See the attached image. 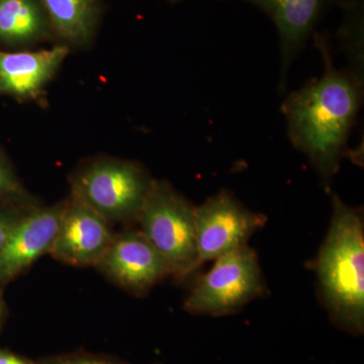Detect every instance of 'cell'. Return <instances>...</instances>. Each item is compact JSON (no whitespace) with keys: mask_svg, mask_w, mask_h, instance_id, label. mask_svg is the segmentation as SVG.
I'll return each instance as SVG.
<instances>
[{"mask_svg":"<svg viewBox=\"0 0 364 364\" xmlns=\"http://www.w3.org/2000/svg\"><path fill=\"white\" fill-rule=\"evenodd\" d=\"M313 38L324 62V73L289 93L282 102V112L287 119L289 141L306 155L323 186L330 191L358 122L363 83L347 69L340 70L334 66L331 44L326 33H315Z\"/></svg>","mask_w":364,"mask_h":364,"instance_id":"obj_1","label":"cell"},{"mask_svg":"<svg viewBox=\"0 0 364 364\" xmlns=\"http://www.w3.org/2000/svg\"><path fill=\"white\" fill-rule=\"evenodd\" d=\"M331 193V222L314 262L318 296L333 324L360 336L364 333L363 210Z\"/></svg>","mask_w":364,"mask_h":364,"instance_id":"obj_2","label":"cell"},{"mask_svg":"<svg viewBox=\"0 0 364 364\" xmlns=\"http://www.w3.org/2000/svg\"><path fill=\"white\" fill-rule=\"evenodd\" d=\"M153 178L140 162L107 155L88 158L69 176L70 193L112 226L138 224Z\"/></svg>","mask_w":364,"mask_h":364,"instance_id":"obj_3","label":"cell"},{"mask_svg":"<svg viewBox=\"0 0 364 364\" xmlns=\"http://www.w3.org/2000/svg\"><path fill=\"white\" fill-rule=\"evenodd\" d=\"M136 225L168 265L170 277L181 282L198 270L196 207L169 181L154 179Z\"/></svg>","mask_w":364,"mask_h":364,"instance_id":"obj_4","label":"cell"},{"mask_svg":"<svg viewBox=\"0 0 364 364\" xmlns=\"http://www.w3.org/2000/svg\"><path fill=\"white\" fill-rule=\"evenodd\" d=\"M268 294L257 253L246 245L221 256L200 277L183 303L193 315L221 317Z\"/></svg>","mask_w":364,"mask_h":364,"instance_id":"obj_5","label":"cell"},{"mask_svg":"<svg viewBox=\"0 0 364 364\" xmlns=\"http://www.w3.org/2000/svg\"><path fill=\"white\" fill-rule=\"evenodd\" d=\"M267 217L253 212L227 189L196 207V268L248 245Z\"/></svg>","mask_w":364,"mask_h":364,"instance_id":"obj_6","label":"cell"},{"mask_svg":"<svg viewBox=\"0 0 364 364\" xmlns=\"http://www.w3.org/2000/svg\"><path fill=\"white\" fill-rule=\"evenodd\" d=\"M95 268L112 284L136 296H146L170 277L168 265L138 228H127L114 235L111 246Z\"/></svg>","mask_w":364,"mask_h":364,"instance_id":"obj_7","label":"cell"},{"mask_svg":"<svg viewBox=\"0 0 364 364\" xmlns=\"http://www.w3.org/2000/svg\"><path fill=\"white\" fill-rule=\"evenodd\" d=\"M102 215L73 195L65 198L56 238L50 255L70 267H95L116 233Z\"/></svg>","mask_w":364,"mask_h":364,"instance_id":"obj_8","label":"cell"},{"mask_svg":"<svg viewBox=\"0 0 364 364\" xmlns=\"http://www.w3.org/2000/svg\"><path fill=\"white\" fill-rule=\"evenodd\" d=\"M65 208V200L31 210L11 230L0 249V284L6 286L49 254Z\"/></svg>","mask_w":364,"mask_h":364,"instance_id":"obj_9","label":"cell"},{"mask_svg":"<svg viewBox=\"0 0 364 364\" xmlns=\"http://www.w3.org/2000/svg\"><path fill=\"white\" fill-rule=\"evenodd\" d=\"M257 6L279 33L280 76L279 90H286L289 68L316 33V28L330 7L341 0H244Z\"/></svg>","mask_w":364,"mask_h":364,"instance_id":"obj_10","label":"cell"},{"mask_svg":"<svg viewBox=\"0 0 364 364\" xmlns=\"http://www.w3.org/2000/svg\"><path fill=\"white\" fill-rule=\"evenodd\" d=\"M70 50L56 44L51 49L0 50V97L20 102H39L58 73Z\"/></svg>","mask_w":364,"mask_h":364,"instance_id":"obj_11","label":"cell"},{"mask_svg":"<svg viewBox=\"0 0 364 364\" xmlns=\"http://www.w3.org/2000/svg\"><path fill=\"white\" fill-rule=\"evenodd\" d=\"M57 44L69 50L90 48L97 35L100 0H40Z\"/></svg>","mask_w":364,"mask_h":364,"instance_id":"obj_12","label":"cell"},{"mask_svg":"<svg viewBox=\"0 0 364 364\" xmlns=\"http://www.w3.org/2000/svg\"><path fill=\"white\" fill-rule=\"evenodd\" d=\"M55 41L40 0H0V42L31 47Z\"/></svg>","mask_w":364,"mask_h":364,"instance_id":"obj_13","label":"cell"},{"mask_svg":"<svg viewBox=\"0 0 364 364\" xmlns=\"http://www.w3.org/2000/svg\"><path fill=\"white\" fill-rule=\"evenodd\" d=\"M344 20L339 31L340 46L348 61V68L363 83V0H341Z\"/></svg>","mask_w":364,"mask_h":364,"instance_id":"obj_14","label":"cell"},{"mask_svg":"<svg viewBox=\"0 0 364 364\" xmlns=\"http://www.w3.org/2000/svg\"><path fill=\"white\" fill-rule=\"evenodd\" d=\"M0 200L18 203H36L40 200L23 186L16 169L0 149Z\"/></svg>","mask_w":364,"mask_h":364,"instance_id":"obj_15","label":"cell"},{"mask_svg":"<svg viewBox=\"0 0 364 364\" xmlns=\"http://www.w3.org/2000/svg\"><path fill=\"white\" fill-rule=\"evenodd\" d=\"M42 203H18L0 200V249L6 243L11 230L33 208Z\"/></svg>","mask_w":364,"mask_h":364,"instance_id":"obj_16","label":"cell"},{"mask_svg":"<svg viewBox=\"0 0 364 364\" xmlns=\"http://www.w3.org/2000/svg\"><path fill=\"white\" fill-rule=\"evenodd\" d=\"M40 364H130L123 359L107 354L87 351H74L40 359Z\"/></svg>","mask_w":364,"mask_h":364,"instance_id":"obj_17","label":"cell"},{"mask_svg":"<svg viewBox=\"0 0 364 364\" xmlns=\"http://www.w3.org/2000/svg\"><path fill=\"white\" fill-rule=\"evenodd\" d=\"M0 364H40L39 360H33L9 350V349L0 348Z\"/></svg>","mask_w":364,"mask_h":364,"instance_id":"obj_18","label":"cell"},{"mask_svg":"<svg viewBox=\"0 0 364 364\" xmlns=\"http://www.w3.org/2000/svg\"><path fill=\"white\" fill-rule=\"evenodd\" d=\"M7 314V308L6 299H4V286L0 284V332L4 327V321H6Z\"/></svg>","mask_w":364,"mask_h":364,"instance_id":"obj_19","label":"cell"},{"mask_svg":"<svg viewBox=\"0 0 364 364\" xmlns=\"http://www.w3.org/2000/svg\"><path fill=\"white\" fill-rule=\"evenodd\" d=\"M168 1L172 2V4H176V2L181 1V0H168Z\"/></svg>","mask_w":364,"mask_h":364,"instance_id":"obj_20","label":"cell"},{"mask_svg":"<svg viewBox=\"0 0 364 364\" xmlns=\"http://www.w3.org/2000/svg\"><path fill=\"white\" fill-rule=\"evenodd\" d=\"M154 364H161V363H154Z\"/></svg>","mask_w":364,"mask_h":364,"instance_id":"obj_21","label":"cell"}]
</instances>
